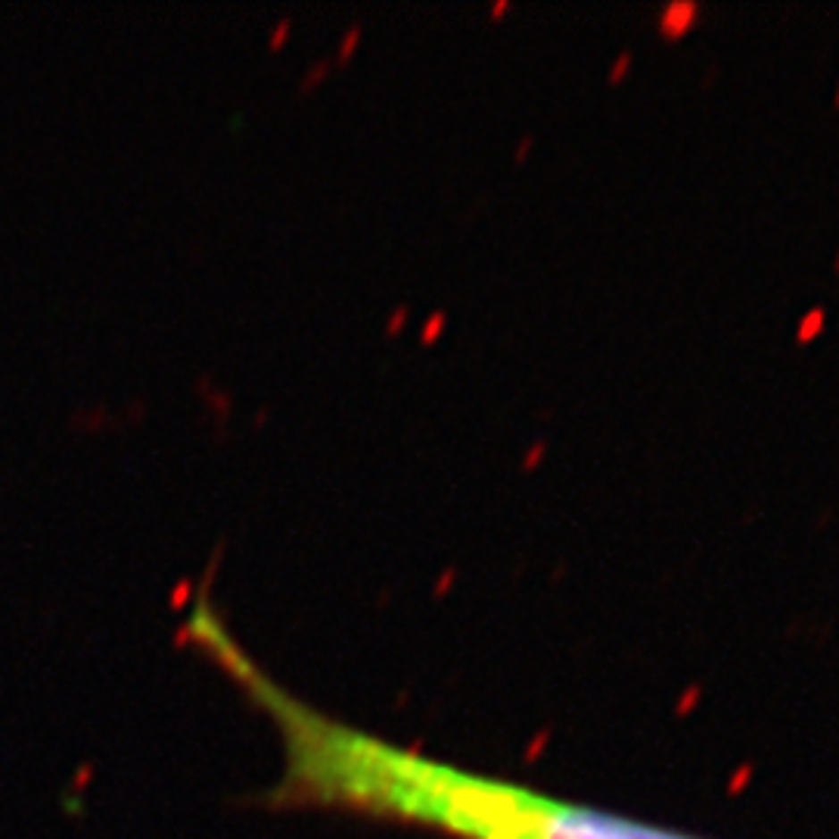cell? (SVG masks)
Listing matches in <instances>:
<instances>
[{
	"mask_svg": "<svg viewBox=\"0 0 839 839\" xmlns=\"http://www.w3.org/2000/svg\"><path fill=\"white\" fill-rule=\"evenodd\" d=\"M187 637L277 727L283 771L264 793L268 809L346 811L448 839H700L457 768L330 718L280 687L206 597L187 619Z\"/></svg>",
	"mask_w": 839,
	"mask_h": 839,
	"instance_id": "6da1fadb",
	"label": "cell"
}]
</instances>
